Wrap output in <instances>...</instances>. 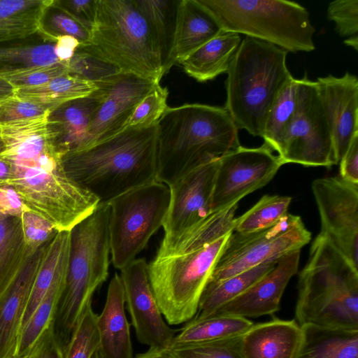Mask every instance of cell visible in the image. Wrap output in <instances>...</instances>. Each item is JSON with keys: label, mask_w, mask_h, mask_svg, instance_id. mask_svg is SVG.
<instances>
[{"label": "cell", "mask_w": 358, "mask_h": 358, "mask_svg": "<svg viewBox=\"0 0 358 358\" xmlns=\"http://www.w3.org/2000/svg\"><path fill=\"white\" fill-rule=\"evenodd\" d=\"M49 112L41 117L0 126V158L10 166L6 183L25 206L59 231H70L99 203L66 173L64 155L54 145L47 127Z\"/></svg>", "instance_id": "1"}, {"label": "cell", "mask_w": 358, "mask_h": 358, "mask_svg": "<svg viewBox=\"0 0 358 358\" xmlns=\"http://www.w3.org/2000/svg\"><path fill=\"white\" fill-rule=\"evenodd\" d=\"M157 122L128 127L63 157L66 173L99 203L157 180Z\"/></svg>", "instance_id": "2"}, {"label": "cell", "mask_w": 358, "mask_h": 358, "mask_svg": "<svg viewBox=\"0 0 358 358\" xmlns=\"http://www.w3.org/2000/svg\"><path fill=\"white\" fill-rule=\"evenodd\" d=\"M157 128V179L167 185L241 145L238 129L224 107L168 106Z\"/></svg>", "instance_id": "3"}, {"label": "cell", "mask_w": 358, "mask_h": 358, "mask_svg": "<svg viewBox=\"0 0 358 358\" xmlns=\"http://www.w3.org/2000/svg\"><path fill=\"white\" fill-rule=\"evenodd\" d=\"M298 324L358 330V269L320 232L298 281Z\"/></svg>", "instance_id": "4"}, {"label": "cell", "mask_w": 358, "mask_h": 358, "mask_svg": "<svg viewBox=\"0 0 358 358\" xmlns=\"http://www.w3.org/2000/svg\"><path fill=\"white\" fill-rule=\"evenodd\" d=\"M288 52L246 36L236 50L225 82V109L238 129L262 138L268 112L285 85L293 78Z\"/></svg>", "instance_id": "5"}, {"label": "cell", "mask_w": 358, "mask_h": 358, "mask_svg": "<svg viewBox=\"0 0 358 358\" xmlns=\"http://www.w3.org/2000/svg\"><path fill=\"white\" fill-rule=\"evenodd\" d=\"M109 205L96 209L70 231L67 274L55 310L52 326L64 349L96 289L108 275L110 254Z\"/></svg>", "instance_id": "6"}, {"label": "cell", "mask_w": 358, "mask_h": 358, "mask_svg": "<svg viewBox=\"0 0 358 358\" xmlns=\"http://www.w3.org/2000/svg\"><path fill=\"white\" fill-rule=\"evenodd\" d=\"M78 49L118 71L160 83V54L135 0H99L89 40Z\"/></svg>", "instance_id": "7"}, {"label": "cell", "mask_w": 358, "mask_h": 358, "mask_svg": "<svg viewBox=\"0 0 358 358\" xmlns=\"http://www.w3.org/2000/svg\"><path fill=\"white\" fill-rule=\"evenodd\" d=\"M222 30L256 38L287 52L315 49L308 10L287 0H196Z\"/></svg>", "instance_id": "8"}, {"label": "cell", "mask_w": 358, "mask_h": 358, "mask_svg": "<svg viewBox=\"0 0 358 358\" xmlns=\"http://www.w3.org/2000/svg\"><path fill=\"white\" fill-rule=\"evenodd\" d=\"M231 233L201 247L155 255L148 264L152 292L169 324L187 322L195 316L202 293Z\"/></svg>", "instance_id": "9"}, {"label": "cell", "mask_w": 358, "mask_h": 358, "mask_svg": "<svg viewBox=\"0 0 358 358\" xmlns=\"http://www.w3.org/2000/svg\"><path fill=\"white\" fill-rule=\"evenodd\" d=\"M170 200L169 186L154 182L129 190L108 203L111 260L121 270L136 259L162 227Z\"/></svg>", "instance_id": "10"}, {"label": "cell", "mask_w": 358, "mask_h": 358, "mask_svg": "<svg viewBox=\"0 0 358 358\" xmlns=\"http://www.w3.org/2000/svg\"><path fill=\"white\" fill-rule=\"evenodd\" d=\"M311 234L298 215L287 213L266 229L250 232L232 231L214 267L206 287L266 262L301 249ZM205 287V288H206Z\"/></svg>", "instance_id": "11"}, {"label": "cell", "mask_w": 358, "mask_h": 358, "mask_svg": "<svg viewBox=\"0 0 358 358\" xmlns=\"http://www.w3.org/2000/svg\"><path fill=\"white\" fill-rule=\"evenodd\" d=\"M276 152L283 165L330 168L338 164L316 83L306 74L298 79L296 110Z\"/></svg>", "instance_id": "12"}, {"label": "cell", "mask_w": 358, "mask_h": 358, "mask_svg": "<svg viewBox=\"0 0 358 358\" xmlns=\"http://www.w3.org/2000/svg\"><path fill=\"white\" fill-rule=\"evenodd\" d=\"M266 143L258 148L240 145L219 159L213 210L238 203L268 184L283 165Z\"/></svg>", "instance_id": "13"}, {"label": "cell", "mask_w": 358, "mask_h": 358, "mask_svg": "<svg viewBox=\"0 0 358 358\" xmlns=\"http://www.w3.org/2000/svg\"><path fill=\"white\" fill-rule=\"evenodd\" d=\"M311 187L320 213V232L357 268L358 184L333 176L315 180Z\"/></svg>", "instance_id": "14"}, {"label": "cell", "mask_w": 358, "mask_h": 358, "mask_svg": "<svg viewBox=\"0 0 358 358\" xmlns=\"http://www.w3.org/2000/svg\"><path fill=\"white\" fill-rule=\"evenodd\" d=\"M159 85L151 79L121 72L97 83L101 90V99L80 150L126 128L137 104Z\"/></svg>", "instance_id": "15"}, {"label": "cell", "mask_w": 358, "mask_h": 358, "mask_svg": "<svg viewBox=\"0 0 358 358\" xmlns=\"http://www.w3.org/2000/svg\"><path fill=\"white\" fill-rule=\"evenodd\" d=\"M120 271L125 303L138 341L150 348H168L176 331L164 320L150 283L148 263L136 258Z\"/></svg>", "instance_id": "16"}, {"label": "cell", "mask_w": 358, "mask_h": 358, "mask_svg": "<svg viewBox=\"0 0 358 358\" xmlns=\"http://www.w3.org/2000/svg\"><path fill=\"white\" fill-rule=\"evenodd\" d=\"M219 159L184 173L168 185L170 200L162 225L164 237L182 233L213 211V194Z\"/></svg>", "instance_id": "17"}, {"label": "cell", "mask_w": 358, "mask_h": 358, "mask_svg": "<svg viewBox=\"0 0 358 358\" xmlns=\"http://www.w3.org/2000/svg\"><path fill=\"white\" fill-rule=\"evenodd\" d=\"M315 83L339 164L352 138L358 134V78L346 72L341 77H319Z\"/></svg>", "instance_id": "18"}, {"label": "cell", "mask_w": 358, "mask_h": 358, "mask_svg": "<svg viewBox=\"0 0 358 358\" xmlns=\"http://www.w3.org/2000/svg\"><path fill=\"white\" fill-rule=\"evenodd\" d=\"M300 252L294 251L282 257L270 272L215 313L247 318L278 311L287 285L297 273Z\"/></svg>", "instance_id": "19"}, {"label": "cell", "mask_w": 358, "mask_h": 358, "mask_svg": "<svg viewBox=\"0 0 358 358\" xmlns=\"http://www.w3.org/2000/svg\"><path fill=\"white\" fill-rule=\"evenodd\" d=\"M48 243L29 259L15 282L0 296V358H16L22 320Z\"/></svg>", "instance_id": "20"}, {"label": "cell", "mask_w": 358, "mask_h": 358, "mask_svg": "<svg viewBox=\"0 0 358 358\" xmlns=\"http://www.w3.org/2000/svg\"><path fill=\"white\" fill-rule=\"evenodd\" d=\"M101 95L98 86L90 95L66 102L49 111L48 130L54 145L64 156L82 148Z\"/></svg>", "instance_id": "21"}, {"label": "cell", "mask_w": 358, "mask_h": 358, "mask_svg": "<svg viewBox=\"0 0 358 358\" xmlns=\"http://www.w3.org/2000/svg\"><path fill=\"white\" fill-rule=\"evenodd\" d=\"M124 306L122 281L115 273L110 281L103 308L96 317L102 358H133L130 324Z\"/></svg>", "instance_id": "22"}, {"label": "cell", "mask_w": 358, "mask_h": 358, "mask_svg": "<svg viewBox=\"0 0 358 358\" xmlns=\"http://www.w3.org/2000/svg\"><path fill=\"white\" fill-rule=\"evenodd\" d=\"M301 338L295 320L274 319L253 324L241 337L244 358H294Z\"/></svg>", "instance_id": "23"}, {"label": "cell", "mask_w": 358, "mask_h": 358, "mask_svg": "<svg viewBox=\"0 0 358 358\" xmlns=\"http://www.w3.org/2000/svg\"><path fill=\"white\" fill-rule=\"evenodd\" d=\"M222 31L217 22L196 0H180L169 70Z\"/></svg>", "instance_id": "24"}, {"label": "cell", "mask_w": 358, "mask_h": 358, "mask_svg": "<svg viewBox=\"0 0 358 358\" xmlns=\"http://www.w3.org/2000/svg\"><path fill=\"white\" fill-rule=\"evenodd\" d=\"M241 42V35L222 31L179 63L185 72L199 82L213 80L227 73Z\"/></svg>", "instance_id": "25"}, {"label": "cell", "mask_w": 358, "mask_h": 358, "mask_svg": "<svg viewBox=\"0 0 358 358\" xmlns=\"http://www.w3.org/2000/svg\"><path fill=\"white\" fill-rule=\"evenodd\" d=\"M300 327L301 338L294 358H358V330Z\"/></svg>", "instance_id": "26"}, {"label": "cell", "mask_w": 358, "mask_h": 358, "mask_svg": "<svg viewBox=\"0 0 358 358\" xmlns=\"http://www.w3.org/2000/svg\"><path fill=\"white\" fill-rule=\"evenodd\" d=\"M253 324L247 318L224 313H215L203 317H194L173 337L168 348L240 336Z\"/></svg>", "instance_id": "27"}, {"label": "cell", "mask_w": 358, "mask_h": 358, "mask_svg": "<svg viewBox=\"0 0 358 358\" xmlns=\"http://www.w3.org/2000/svg\"><path fill=\"white\" fill-rule=\"evenodd\" d=\"M54 0H0V45L39 33Z\"/></svg>", "instance_id": "28"}, {"label": "cell", "mask_w": 358, "mask_h": 358, "mask_svg": "<svg viewBox=\"0 0 358 358\" xmlns=\"http://www.w3.org/2000/svg\"><path fill=\"white\" fill-rule=\"evenodd\" d=\"M31 256L24 240L21 217L0 213V296L15 282Z\"/></svg>", "instance_id": "29"}, {"label": "cell", "mask_w": 358, "mask_h": 358, "mask_svg": "<svg viewBox=\"0 0 358 358\" xmlns=\"http://www.w3.org/2000/svg\"><path fill=\"white\" fill-rule=\"evenodd\" d=\"M279 259L259 264L213 286L206 287L194 317H203L215 313L270 272Z\"/></svg>", "instance_id": "30"}, {"label": "cell", "mask_w": 358, "mask_h": 358, "mask_svg": "<svg viewBox=\"0 0 358 358\" xmlns=\"http://www.w3.org/2000/svg\"><path fill=\"white\" fill-rule=\"evenodd\" d=\"M97 89L96 83L66 73L41 85L15 89L14 94L52 110L66 102L89 96Z\"/></svg>", "instance_id": "31"}, {"label": "cell", "mask_w": 358, "mask_h": 358, "mask_svg": "<svg viewBox=\"0 0 358 358\" xmlns=\"http://www.w3.org/2000/svg\"><path fill=\"white\" fill-rule=\"evenodd\" d=\"M180 0H135L144 16L159 50L164 73L169 64L174 37Z\"/></svg>", "instance_id": "32"}, {"label": "cell", "mask_w": 358, "mask_h": 358, "mask_svg": "<svg viewBox=\"0 0 358 358\" xmlns=\"http://www.w3.org/2000/svg\"><path fill=\"white\" fill-rule=\"evenodd\" d=\"M69 256L63 262L55 278L34 313L20 331L16 358H23L53 319L56 306L63 290Z\"/></svg>", "instance_id": "33"}, {"label": "cell", "mask_w": 358, "mask_h": 358, "mask_svg": "<svg viewBox=\"0 0 358 358\" xmlns=\"http://www.w3.org/2000/svg\"><path fill=\"white\" fill-rule=\"evenodd\" d=\"M70 245V231L57 232L48 243L43 261L34 282L24 315L21 329L43 299L62 264L69 256Z\"/></svg>", "instance_id": "34"}, {"label": "cell", "mask_w": 358, "mask_h": 358, "mask_svg": "<svg viewBox=\"0 0 358 358\" xmlns=\"http://www.w3.org/2000/svg\"><path fill=\"white\" fill-rule=\"evenodd\" d=\"M298 94V79L291 78L275 98L266 117L262 138L276 151L294 114Z\"/></svg>", "instance_id": "35"}, {"label": "cell", "mask_w": 358, "mask_h": 358, "mask_svg": "<svg viewBox=\"0 0 358 358\" xmlns=\"http://www.w3.org/2000/svg\"><path fill=\"white\" fill-rule=\"evenodd\" d=\"M292 198L264 195L251 208L236 217L234 231L250 233L273 226L287 215Z\"/></svg>", "instance_id": "36"}, {"label": "cell", "mask_w": 358, "mask_h": 358, "mask_svg": "<svg viewBox=\"0 0 358 358\" xmlns=\"http://www.w3.org/2000/svg\"><path fill=\"white\" fill-rule=\"evenodd\" d=\"M61 62L55 53V43L0 45V70L47 66ZM66 64V63H65Z\"/></svg>", "instance_id": "37"}, {"label": "cell", "mask_w": 358, "mask_h": 358, "mask_svg": "<svg viewBox=\"0 0 358 358\" xmlns=\"http://www.w3.org/2000/svg\"><path fill=\"white\" fill-rule=\"evenodd\" d=\"M96 314L90 304L81 315L71 337L63 349L64 358H91L99 349Z\"/></svg>", "instance_id": "38"}, {"label": "cell", "mask_w": 358, "mask_h": 358, "mask_svg": "<svg viewBox=\"0 0 358 358\" xmlns=\"http://www.w3.org/2000/svg\"><path fill=\"white\" fill-rule=\"evenodd\" d=\"M38 34L44 40L53 43L59 36H71L80 45L88 41L90 30L59 7L54 0L43 16Z\"/></svg>", "instance_id": "39"}, {"label": "cell", "mask_w": 358, "mask_h": 358, "mask_svg": "<svg viewBox=\"0 0 358 358\" xmlns=\"http://www.w3.org/2000/svg\"><path fill=\"white\" fill-rule=\"evenodd\" d=\"M241 337L166 349L175 358H244L240 346Z\"/></svg>", "instance_id": "40"}, {"label": "cell", "mask_w": 358, "mask_h": 358, "mask_svg": "<svg viewBox=\"0 0 358 358\" xmlns=\"http://www.w3.org/2000/svg\"><path fill=\"white\" fill-rule=\"evenodd\" d=\"M66 73L69 71L65 63L0 70V77L15 89L41 85Z\"/></svg>", "instance_id": "41"}, {"label": "cell", "mask_w": 358, "mask_h": 358, "mask_svg": "<svg viewBox=\"0 0 358 358\" xmlns=\"http://www.w3.org/2000/svg\"><path fill=\"white\" fill-rule=\"evenodd\" d=\"M168 94L166 87L158 85L137 104L126 127L145 126L157 122L168 107Z\"/></svg>", "instance_id": "42"}, {"label": "cell", "mask_w": 358, "mask_h": 358, "mask_svg": "<svg viewBox=\"0 0 358 358\" xmlns=\"http://www.w3.org/2000/svg\"><path fill=\"white\" fill-rule=\"evenodd\" d=\"M67 66L69 74L96 84L120 72L113 66L78 48Z\"/></svg>", "instance_id": "43"}, {"label": "cell", "mask_w": 358, "mask_h": 358, "mask_svg": "<svg viewBox=\"0 0 358 358\" xmlns=\"http://www.w3.org/2000/svg\"><path fill=\"white\" fill-rule=\"evenodd\" d=\"M21 222L24 240L31 255L58 232L49 221L29 210L22 212Z\"/></svg>", "instance_id": "44"}, {"label": "cell", "mask_w": 358, "mask_h": 358, "mask_svg": "<svg viewBox=\"0 0 358 358\" xmlns=\"http://www.w3.org/2000/svg\"><path fill=\"white\" fill-rule=\"evenodd\" d=\"M50 110L40 103L14 94L0 101V126L38 117Z\"/></svg>", "instance_id": "45"}, {"label": "cell", "mask_w": 358, "mask_h": 358, "mask_svg": "<svg viewBox=\"0 0 358 358\" xmlns=\"http://www.w3.org/2000/svg\"><path fill=\"white\" fill-rule=\"evenodd\" d=\"M327 18L336 25L337 33L342 37L357 36L358 0H335L327 7Z\"/></svg>", "instance_id": "46"}, {"label": "cell", "mask_w": 358, "mask_h": 358, "mask_svg": "<svg viewBox=\"0 0 358 358\" xmlns=\"http://www.w3.org/2000/svg\"><path fill=\"white\" fill-rule=\"evenodd\" d=\"M99 0H55V3L91 31Z\"/></svg>", "instance_id": "47"}, {"label": "cell", "mask_w": 358, "mask_h": 358, "mask_svg": "<svg viewBox=\"0 0 358 358\" xmlns=\"http://www.w3.org/2000/svg\"><path fill=\"white\" fill-rule=\"evenodd\" d=\"M23 358H64L63 348L55 336L52 323Z\"/></svg>", "instance_id": "48"}, {"label": "cell", "mask_w": 358, "mask_h": 358, "mask_svg": "<svg viewBox=\"0 0 358 358\" xmlns=\"http://www.w3.org/2000/svg\"><path fill=\"white\" fill-rule=\"evenodd\" d=\"M339 164L340 177L358 184V134L352 138Z\"/></svg>", "instance_id": "49"}, {"label": "cell", "mask_w": 358, "mask_h": 358, "mask_svg": "<svg viewBox=\"0 0 358 358\" xmlns=\"http://www.w3.org/2000/svg\"><path fill=\"white\" fill-rule=\"evenodd\" d=\"M29 210L16 191L8 183H0V213L21 217Z\"/></svg>", "instance_id": "50"}, {"label": "cell", "mask_w": 358, "mask_h": 358, "mask_svg": "<svg viewBox=\"0 0 358 358\" xmlns=\"http://www.w3.org/2000/svg\"><path fill=\"white\" fill-rule=\"evenodd\" d=\"M79 46V41L73 36H59L55 41L56 55L61 62L67 64Z\"/></svg>", "instance_id": "51"}, {"label": "cell", "mask_w": 358, "mask_h": 358, "mask_svg": "<svg viewBox=\"0 0 358 358\" xmlns=\"http://www.w3.org/2000/svg\"><path fill=\"white\" fill-rule=\"evenodd\" d=\"M135 358H175L166 348H150L145 352L138 354Z\"/></svg>", "instance_id": "52"}, {"label": "cell", "mask_w": 358, "mask_h": 358, "mask_svg": "<svg viewBox=\"0 0 358 358\" xmlns=\"http://www.w3.org/2000/svg\"><path fill=\"white\" fill-rule=\"evenodd\" d=\"M15 88L0 77V101L14 95Z\"/></svg>", "instance_id": "53"}, {"label": "cell", "mask_w": 358, "mask_h": 358, "mask_svg": "<svg viewBox=\"0 0 358 358\" xmlns=\"http://www.w3.org/2000/svg\"><path fill=\"white\" fill-rule=\"evenodd\" d=\"M10 176V166L7 162L0 158V183L6 182Z\"/></svg>", "instance_id": "54"}, {"label": "cell", "mask_w": 358, "mask_h": 358, "mask_svg": "<svg viewBox=\"0 0 358 358\" xmlns=\"http://www.w3.org/2000/svg\"><path fill=\"white\" fill-rule=\"evenodd\" d=\"M344 43L348 46H350L352 48H354L356 51H357V46H358V37L357 36L348 38L344 41Z\"/></svg>", "instance_id": "55"}, {"label": "cell", "mask_w": 358, "mask_h": 358, "mask_svg": "<svg viewBox=\"0 0 358 358\" xmlns=\"http://www.w3.org/2000/svg\"><path fill=\"white\" fill-rule=\"evenodd\" d=\"M91 358H102L101 354H100V352H99V349L97 350L93 355L91 357Z\"/></svg>", "instance_id": "56"}, {"label": "cell", "mask_w": 358, "mask_h": 358, "mask_svg": "<svg viewBox=\"0 0 358 358\" xmlns=\"http://www.w3.org/2000/svg\"><path fill=\"white\" fill-rule=\"evenodd\" d=\"M3 148V141L0 136V153L2 151Z\"/></svg>", "instance_id": "57"}]
</instances>
